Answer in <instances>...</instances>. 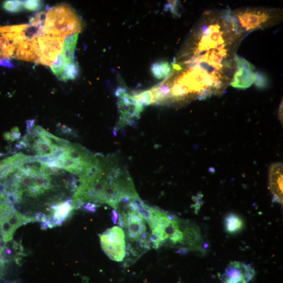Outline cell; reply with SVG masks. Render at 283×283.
<instances>
[{"mask_svg":"<svg viewBox=\"0 0 283 283\" xmlns=\"http://www.w3.org/2000/svg\"><path fill=\"white\" fill-rule=\"evenodd\" d=\"M35 218L37 222H41V223L45 222L48 220L47 216L41 212H37L36 213Z\"/></svg>","mask_w":283,"mask_h":283,"instance_id":"obj_17","label":"cell"},{"mask_svg":"<svg viewBox=\"0 0 283 283\" xmlns=\"http://www.w3.org/2000/svg\"><path fill=\"white\" fill-rule=\"evenodd\" d=\"M32 39L37 57L36 63L52 66L62 52L65 38L44 35L39 31Z\"/></svg>","mask_w":283,"mask_h":283,"instance_id":"obj_3","label":"cell"},{"mask_svg":"<svg viewBox=\"0 0 283 283\" xmlns=\"http://www.w3.org/2000/svg\"><path fill=\"white\" fill-rule=\"evenodd\" d=\"M0 66L5 67L7 68H13L14 66L10 61L0 59Z\"/></svg>","mask_w":283,"mask_h":283,"instance_id":"obj_19","label":"cell"},{"mask_svg":"<svg viewBox=\"0 0 283 283\" xmlns=\"http://www.w3.org/2000/svg\"><path fill=\"white\" fill-rule=\"evenodd\" d=\"M50 210L51 214L48 216V218L53 221L56 226H61L74 210L72 199H68L54 204Z\"/></svg>","mask_w":283,"mask_h":283,"instance_id":"obj_7","label":"cell"},{"mask_svg":"<svg viewBox=\"0 0 283 283\" xmlns=\"http://www.w3.org/2000/svg\"><path fill=\"white\" fill-rule=\"evenodd\" d=\"M283 167L281 163L272 164L269 171V187L273 201L283 204Z\"/></svg>","mask_w":283,"mask_h":283,"instance_id":"obj_6","label":"cell"},{"mask_svg":"<svg viewBox=\"0 0 283 283\" xmlns=\"http://www.w3.org/2000/svg\"><path fill=\"white\" fill-rule=\"evenodd\" d=\"M81 27L80 20L71 8L60 5L46 13L44 25L40 31L44 35L66 38L80 32Z\"/></svg>","mask_w":283,"mask_h":283,"instance_id":"obj_2","label":"cell"},{"mask_svg":"<svg viewBox=\"0 0 283 283\" xmlns=\"http://www.w3.org/2000/svg\"><path fill=\"white\" fill-rule=\"evenodd\" d=\"M151 71L157 79L167 78L172 71L171 65L166 61L156 62L152 65Z\"/></svg>","mask_w":283,"mask_h":283,"instance_id":"obj_10","label":"cell"},{"mask_svg":"<svg viewBox=\"0 0 283 283\" xmlns=\"http://www.w3.org/2000/svg\"><path fill=\"white\" fill-rule=\"evenodd\" d=\"M101 242L103 250L110 259L116 262L123 260L126 254V246L106 241Z\"/></svg>","mask_w":283,"mask_h":283,"instance_id":"obj_8","label":"cell"},{"mask_svg":"<svg viewBox=\"0 0 283 283\" xmlns=\"http://www.w3.org/2000/svg\"><path fill=\"white\" fill-rule=\"evenodd\" d=\"M4 10L10 13H18L24 9L23 1H6L3 4Z\"/></svg>","mask_w":283,"mask_h":283,"instance_id":"obj_12","label":"cell"},{"mask_svg":"<svg viewBox=\"0 0 283 283\" xmlns=\"http://www.w3.org/2000/svg\"><path fill=\"white\" fill-rule=\"evenodd\" d=\"M179 6V3L177 2V1H169L168 3L167 7L168 10L170 9L171 12L174 15H179V13H178L179 10L178 7Z\"/></svg>","mask_w":283,"mask_h":283,"instance_id":"obj_15","label":"cell"},{"mask_svg":"<svg viewBox=\"0 0 283 283\" xmlns=\"http://www.w3.org/2000/svg\"><path fill=\"white\" fill-rule=\"evenodd\" d=\"M235 63L236 68L230 85L240 89L250 87L255 80L256 71L254 66L237 54Z\"/></svg>","mask_w":283,"mask_h":283,"instance_id":"obj_4","label":"cell"},{"mask_svg":"<svg viewBox=\"0 0 283 283\" xmlns=\"http://www.w3.org/2000/svg\"><path fill=\"white\" fill-rule=\"evenodd\" d=\"M43 3L40 1H23L24 9L30 11H36L42 7Z\"/></svg>","mask_w":283,"mask_h":283,"instance_id":"obj_14","label":"cell"},{"mask_svg":"<svg viewBox=\"0 0 283 283\" xmlns=\"http://www.w3.org/2000/svg\"><path fill=\"white\" fill-rule=\"evenodd\" d=\"M224 226L229 234H236L244 227V222L242 218L235 213H230L224 219Z\"/></svg>","mask_w":283,"mask_h":283,"instance_id":"obj_9","label":"cell"},{"mask_svg":"<svg viewBox=\"0 0 283 283\" xmlns=\"http://www.w3.org/2000/svg\"><path fill=\"white\" fill-rule=\"evenodd\" d=\"M98 207V206L96 204L87 202L84 205V206H83V208H84V210L88 212L91 213H95L97 211V208Z\"/></svg>","mask_w":283,"mask_h":283,"instance_id":"obj_16","label":"cell"},{"mask_svg":"<svg viewBox=\"0 0 283 283\" xmlns=\"http://www.w3.org/2000/svg\"><path fill=\"white\" fill-rule=\"evenodd\" d=\"M78 66L76 63L74 62L67 68L61 80L66 81L70 79H74L78 76Z\"/></svg>","mask_w":283,"mask_h":283,"instance_id":"obj_11","label":"cell"},{"mask_svg":"<svg viewBox=\"0 0 283 283\" xmlns=\"http://www.w3.org/2000/svg\"><path fill=\"white\" fill-rule=\"evenodd\" d=\"M231 13L246 34L276 26L283 17V11L279 8L243 7Z\"/></svg>","mask_w":283,"mask_h":283,"instance_id":"obj_1","label":"cell"},{"mask_svg":"<svg viewBox=\"0 0 283 283\" xmlns=\"http://www.w3.org/2000/svg\"><path fill=\"white\" fill-rule=\"evenodd\" d=\"M120 215L119 213L113 210L112 212V221L114 224H118Z\"/></svg>","mask_w":283,"mask_h":283,"instance_id":"obj_18","label":"cell"},{"mask_svg":"<svg viewBox=\"0 0 283 283\" xmlns=\"http://www.w3.org/2000/svg\"><path fill=\"white\" fill-rule=\"evenodd\" d=\"M255 74V80L254 82L255 85L259 89H264L267 87L269 81L265 74L259 72H256Z\"/></svg>","mask_w":283,"mask_h":283,"instance_id":"obj_13","label":"cell"},{"mask_svg":"<svg viewBox=\"0 0 283 283\" xmlns=\"http://www.w3.org/2000/svg\"><path fill=\"white\" fill-rule=\"evenodd\" d=\"M255 275V271L251 264L231 262L222 274L221 283H249Z\"/></svg>","mask_w":283,"mask_h":283,"instance_id":"obj_5","label":"cell"}]
</instances>
